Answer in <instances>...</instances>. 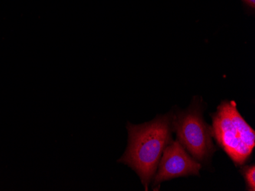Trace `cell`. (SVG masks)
Returning <instances> with one entry per match:
<instances>
[{
	"label": "cell",
	"instance_id": "6da1fadb",
	"mask_svg": "<svg viewBox=\"0 0 255 191\" xmlns=\"http://www.w3.org/2000/svg\"><path fill=\"white\" fill-rule=\"evenodd\" d=\"M173 117L170 111L142 125L128 122V146L118 162L138 175L145 191L155 175L164 149L173 142Z\"/></svg>",
	"mask_w": 255,
	"mask_h": 191
},
{
	"label": "cell",
	"instance_id": "7a4b0ae2",
	"mask_svg": "<svg viewBox=\"0 0 255 191\" xmlns=\"http://www.w3.org/2000/svg\"><path fill=\"white\" fill-rule=\"evenodd\" d=\"M212 118L217 143L236 165H244L255 149V132L239 113L236 102H222Z\"/></svg>",
	"mask_w": 255,
	"mask_h": 191
},
{
	"label": "cell",
	"instance_id": "3957f363",
	"mask_svg": "<svg viewBox=\"0 0 255 191\" xmlns=\"http://www.w3.org/2000/svg\"><path fill=\"white\" fill-rule=\"evenodd\" d=\"M173 125L177 141L185 150L199 163L207 165L216 148L213 129L203 120L201 100L194 98L187 109L174 113Z\"/></svg>",
	"mask_w": 255,
	"mask_h": 191
},
{
	"label": "cell",
	"instance_id": "277c9868",
	"mask_svg": "<svg viewBox=\"0 0 255 191\" xmlns=\"http://www.w3.org/2000/svg\"><path fill=\"white\" fill-rule=\"evenodd\" d=\"M201 164L185 150L178 141H173L164 149L154 177V186L180 177L199 175Z\"/></svg>",
	"mask_w": 255,
	"mask_h": 191
},
{
	"label": "cell",
	"instance_id": "5b68a950",
	"mask_svg": "<svg viewBox=\"0 0 255 191\" xmlns=\"http://www.w3.org/2000/svg\"><path fill=\"white\" fill-rule=\"evenodd\" d=\"M242 173L246 180V185L249 191H255V166H244L242 168Z\"/></svg>",
	"mask_w": 255,
	"mask_h": 191
},
{
	"label": "cell",
	"instance_id": "8992f818",
	"mask_svg": "<svg viewBox=\"0 0 255 191\" xmlns=\"http://www.w3.org/2000/svg\"><path fill=\"white\" fill-rule=\"evenodd\" d=\"M243 2H246L249 6L252 7V8H255V0H242Z\"/></svg>",
	"mask_w": 255,
	"mask_h": 191
}]
</instances>
